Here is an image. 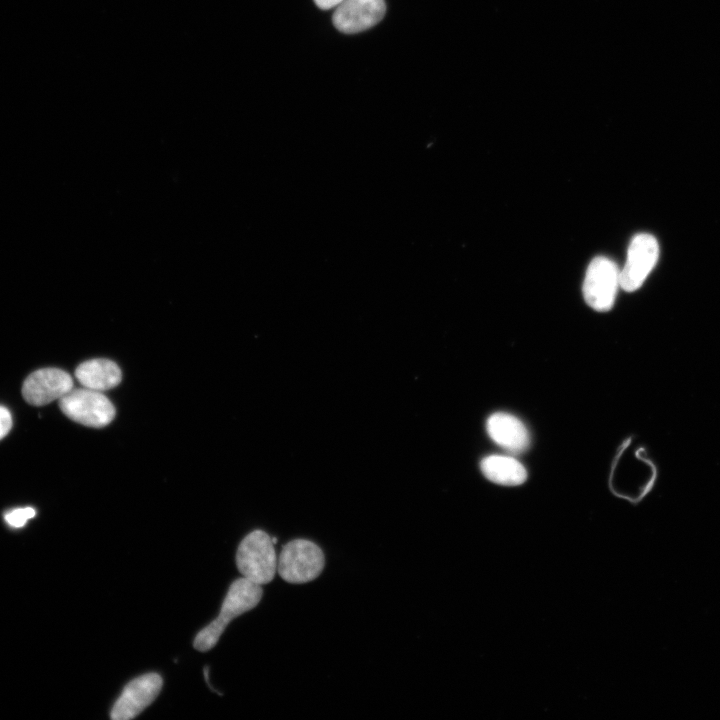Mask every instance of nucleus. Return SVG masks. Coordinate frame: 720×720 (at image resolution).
Masks as SVG:
<instances>
[{
	"mask_svg": "<svg viewBox=\"0 0 720 720\" xmlns=\"http://www.w3.org/2000/svg\"><path fill=\"white\" fill-rule=\"evenodd\" d=\"M261 585L245 577L231 583L223 600L219 615L201 629L194 638L193 646L200 652L211 650L231 620L253 609L261 600Z\"/></svg>",
	"mask_w": 720,
	"mask_h": 720,
	"instance_id": "obj_1",
	"label": "nucleus"
},
{
	"mask_svg": "<svg viewBox=\"0 0 720 720\" xmlns=\"http://www.w3.org/2000/svg\"><path fill=\"white\" fill-rule=\"evenodd\" d=\"M277 559L272 538L262 530H254L240 542L236 552V566L246 579L259 584L273 580Z\"/></svg>",
	"mask_w": 720,
	"mask_h": 720,
	"instance_id": "obj_2",
	"label": "nucleus"
},
{
	"mask_svg": "<svg viewBox=\"0 0 720 720\" xmlns=\"http://www.w3.org/2000/svg\"><path fill=\"white\" fill-rule=\"evenodd\" d=\"M325 558L322 550L306 539L285 544L277 559V572L289 583H306L322 572Z\"/></svg>",
	"mask_w": 720,
	"mask_h": 720,
	"instance_id": "obj_3",
	"label": "nucleus"
},
{
	"mask_svg": "<svg viewBox=\"0 0 720 720\" xmlns=\"http://www.w3.org/2000/svg\"><path fill=\"white\" fill-rule=\"evenodd\" d=\"M59 407L69 419L92 428L108 425L116 414L113 404L102 392L85 387L72 388L59 399Z\"/></svg>",
	"mask_w": 720,
	"mask_h": 720,
	"instance_id": "obj_4",
	"label": "nucleus"
},
{
	"mask_svg": "<svg viewBox=\"0 0 720 720\" xmlns=\"http://www.w3.org/2000/svg\"><path fill=\"white\" fill-rule=\"evenodd\" d=\"M620 286V271L609 258L598 256L589 264L583 283V295L594 310L609 311Z\"/></svg>",
	"mask_w": 720,
	"mask_h": 720,
	"instance_id": "obj_5",
	"label": "nucleus"
},
{
	"mask_svg": "<svg viewBox=\"0 0 720 720\" xmlns=\"http://www.w3.org/2000/svg\"><path fill=\"white\" fill-rule=\"evenodd\" d=\"M658 256V242L652 235H636L630 242L626 263L620 271V287L628 292L638 289L655 266Z\"/></svg>",
	"mask_w": 720,
	"mask_h": 720,
	"instance_id": "obj_6",
	"label": "nucleus"
},
{
	"mask_svg": "<svg viewBox=\"0 0 720 720\" xmlns=\"http://www.w3.org/2000/svg\"><path fill=\"white\" fill-rule=\"evenodd\" d=\"M163 685L158 673H147L131 680L115 701L110 717L113 720H130L139 715L158 696Z\"/></svg>",
	"mask_w": 720,
	"mask_h": 720,
	"instance_id": "obj_7",
	"label": "nucleus"
},
{
	"mask_svg": "<svg viewBox=\"0 0 720 720\" xmlns=\"http://www.w3.org/2000/svg\"><path fill=\"white\" fill-rule=\"evenodd\" d=\"M73 388L69 373L58 368H43L31 373L22 386L25 401L34 406H43L59 400Z\"/></svg>",
	"mask_w": 720,
	"mask_h": 720,
	"instance_id": "obj_8",
	"label": "nucleus"
},
{
	"mask_svg": "<svg viewBox=\"0 0 720 720\" xmlns=\"http://www.w3.org/2000/svg\"><path fill=\"white\" fill-rule=\"evenodd\" d=\"M385 11L384 0H343L336 7L332 21L339 31L353 34L376 25Z\"/></svg>",
	"mask_w": 720,
	"mask_h": 720,
	"instance_id": "obj_9",
	"label": "nucleus"
},
{
	"mask_svg": "<svg viewBox=\"0 0 720 720\" xmlns=\"http://www.w3.org/2000/svg\"><path fill=\"white\" fill-rule=\"evenodd\" d=\"M487 432L502 448L519 453L529 445V434L524 424L515 416L495 413L487 420Z\"/></svg>",
	"mask_w": 720,
	"mask_h": 720,
	"instance_id": "obj_10",
	"label": "nucleus"
},
{
	"mask_svg": "<svg viewBox=\"0 0 720 720\" xmlns=\"http://www.w3.org/2000/svg\"><path fill=\"white\" fill-rule=\"evenodd\" d=\"M75 377L82 387L103 392L120 384L122 372L114 361L97 358L81 363Z\"/></svg>",
	"mask_w": 720,
	"mask_h": 720,
	"instance_id": "obj_11",
	"label": "nucleus"
},
{
	"mask_svg": "<svg viewBox=\"0 0 720 720\" xmlns=\"http://www.w3.org/2000/svg\"><path fill=\"white\" fill-rule=\"evenodd\" d=\"M485 477L499 485L517 486L525 482L527 472L524 466L509 456L491 455L481 461Z\"/></svg>",
	"mask_w": 720,
	"mask_h": 720,
	"instance_id": "obj_12",
	"label": "nucleus"
},
{
	"mask_svg": "<svg viewBox=\"0 0 720 720\" xmlns=\"http://www.w3.org/2000/svg\"><path fill=\"white\" fill-rule=\"evenodd\" d=\"M35 516V510L32 507L17 508L7 512L4 515L5 521L12 527H23L26 522Z\"/></svg>",
	"mask_w": 720,
	"mask_h": 720,
	"instance_id": "obj_13",
	"label": "nucleus"
},
{
	"mask_svg": "<svg viewBox=\"0 0 720 720\" xmlns=\"http://www.w3.org/2000/svg\"><path fill=\"white\" fill-rule=\"evenodd\" d=\"M11 427V413L6 407L0 405V440L9 433Z\"/></svg>",
	"mask_w": 720,
	"mask_h": 720,
	"instance_id": "obj_14",
	"label": "nucleus"
},
{
	"mask_svg": "<svg viewBox=\"0 0 720 720\" xmlns=\"http://www.w3.org/2000/svg\"><path fill=\"white\" fill-rule=\"evenodd\" d=\"M343 0H314L315 4L321 9L336 8Z\"/></svg>",
	"mask_w": 720,
	"mask_h": 720,
	"instance_id": "obj_15",
	"label": "nucleus"
},
{
	"mask_svg": "<svg viewBox=\"0 0 720 720\" xmlns=\"http://www.w3.org/2000/svg\"><path fill=\"white\" fill-rule=\"evenodd\" d=\"M272 542H273L274 544H276L277 538H276V537H272Z\"/></svg>",
	"mask_w": 720,
	"mask_h": 720,
	"instance_id": "obj_16",
	"label": "nucleus"
}]
</instances>
